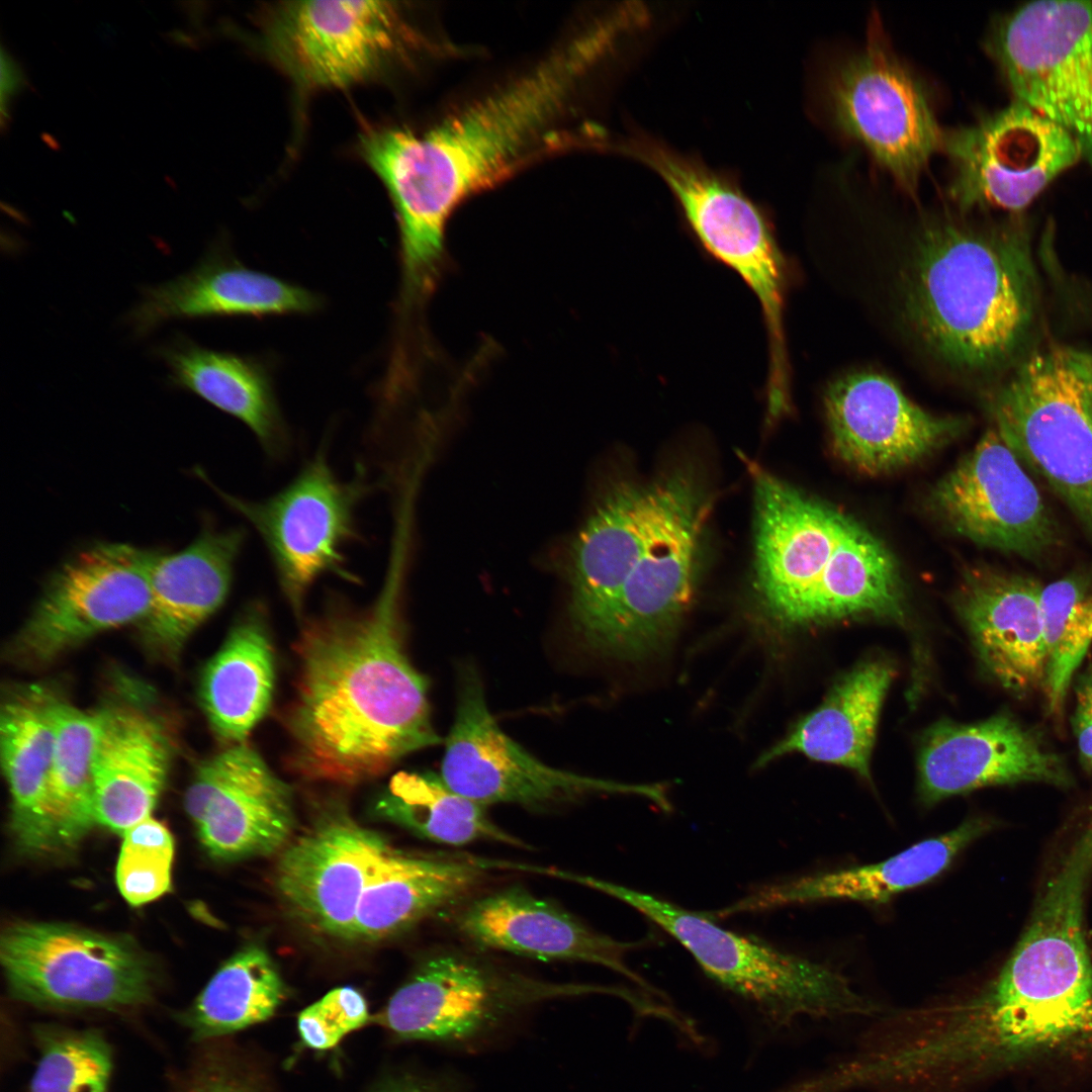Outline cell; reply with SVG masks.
<instances>
[{
  "mask_svg": "<svg viewBox=\"0 0 1092 1092\" xmlns=\"http://www.w3.org/2000/svg\"><path fill=\"white\" fill-rule=\"evenodd\" d=\"M1070 351H1071L1072 355L1078 361H1080L1084 366H1086L1089 369V371L1092 373V353L1086 352V351H1079V350H1075V349H1070Z\"/></svg>",
  "mask_w": 1092,
  "mask_h": 1092,
  "instance_id": "48",
  "label": "cell"
},
{
  "mask_svg": "<svg viewBox=\"0 0 1092 1092\" xmlns=\"http://www.w3.org/2000/svg\"><path fill=\"white\" fill-rule=\"evenodd\" d=\"M323 298L300 285L249 268L214 242L189 272L142 290L125 316L138 338L173 320L310 314Z\"/></svg>",
  "mask_w": 1092,
  "mask_h": 1092,
  "instance_id": "25",
  "label": "cell"
},
{
  "mask_svg": "<svg viewBox=\"0 0 1092 1092\" xmlns=\"http://www.w3.org/2000/svg\"><path fill=\"white\" fill-rule=\"evenodd\" d=\"M609 43L602 28L592 27L524 78L427 131L364 128L359 151L393 203L406 288L436 284L453 211L519 164Z\"/></svg>",
  "mask_w": 1092,
  "mask_h": 1092,
  "instance_id": "3",
  "label": "cell"
},
{
  "mask_svg": "<svg viewBox=\"0 0 1092 1092\" xmlns=\"http://www.w3.org/2000/svg\"><path fill=\"white\" fill-rule=\"evenodd\" d=\"M903 267L902 314L934 360L971 378L1019 360L1038 310L1029 232L1019 214L990 224L928 220Z\"/></svg>",
  "mask_w": 1092,
  "mask_h": 1092,
  "instance_id": "4",
  "label": "cell"
},
{
  "mask_svg": "<svg viewBox=\"0 0 1092 1092\" xmlns=\"http://www.w3.org/2000/svg\"><path fill=\"white\" fill-rule=\"evenodd\" d=\"M690 474L678 468L649 482L613 485L573 539L566 566L568 613L573 632L588 648L601 652L619 593Z\"/></svg>",
  "mask_w": 1092,
  "mask_h": 1092,
  "instance_id": "17",
  "label": "cell"
},
{
  "mask_svg": "<svg viewBox=\"0 0 1092 1092\" xmlns=\"http://www.w3.org/2000/svg\"><path fill=\"white\" fill-rule=\"evenodd\" d=\"M183 1092H264L250 1075L221 1061L199 1068Z\"/></svg>",
  "mask_w": 1092,
  "mask_h": 1092,
  "instance_id": "43",
  "label": "cell"
},
{
  "mask_svg": "<svg viewBox=\"0 0 1092 1092\" xmlns=\"http://www.w3.org/2000/svg\"><path fill=\"white\" fill-rule=\"evenodd\" d=\"M824 410L834 454L867 475L913 465L970 427L967 418L923 410L891 378L868 371L829 383Z\"/></svg>",
  "mask_w": 1092,
  "mask_h": 1092,
  "instance_id": "22",
  "label": "cell"
},
{
  "mask_svg": "<svg viewBox=\"0 0 1092 1092\" xmlns=\"http://www.w3.org/2000/svg\"><path fill=\"white\" fill-rule=\"evenodd\" d=\"M58 698L39 686L17 688L2 704L1 762L11 796V830L30 854L55 850L48 815V790L55 743Z\"/></svg>",
  "mask_w": 1092,
  "mask_h": 1092,
  "instance_id": "32",
  "label": "cell"
},
{
  "mask_svg": "<svg viewBox=\"0 0 1092 1092\" xmlns=\"http://www.w3.org/2000/svg\"><path fill=\"white\" fill-rule=\"evenodd\" d=\"M460 931L483 948L541 961H574L609 968L633 982L648 983L626 964L628 951L645 945L602 934L551 901L513 886L472 901L460 913Z\"/></svg>",
  "mask_w": 1092,
  "mask_h": 1092,
  "instance_id": "27",
  "label": "cell"
},
{
  "mask_svg": "<svg viewBox=\"0 0 1092 1092\" xmlns=\"http://www.w3.org/2000/svg\"><path fill=\"white\" fill-rule=\"evenodd\" d=\"M1020 783L1073 785L1065 759L1009 712L972 724L943 720L923 735L918 796L934 805L974 790Z\"/></svg>",
  "mask_w": 1092,
  "mask_h": 1092,
  "instance_id": "23",
  "label": "cell"
},
{
  "mask_svg": "<svg viewBox=\"0 0 1092 1092\" xmlns=\"http://www.w3.org/2000/svg\"><path fill=\"white\" fill-rule=\"evenodd\" d=\"M167 36H168V38L170 39L171 42H173V43H175L177 46L187 47V48H191V49L196 48V42H195L194 38H192L190 35H188L186 32H184L182 30H179V29L171 30V31H169L167 33Z\"/></svg>",
  "mask_w": 1092,
  "mask_h": 1092,
  "instance_id": "47",
  "label": "cell"
},
{
  "mask_svg": "<svg viewBox=\"0 0 1092 1092\" xmlns=\"http://www.w3.org/2000/svg\"><path fill=\"white\" fill-rule=\"evenodd\" d=\"M100 714L93 760L96 820L122 835L152 816L171 743L161 722L136 704H115Z\"/></svg>",
  "mask_w": 1092,
  "mask_h": 1092,
  "instance_id": "30",
  "label": "cell"
},
{
  "mask_svg": "<svg viewBox=\"0 0 1092 1092\" xmlns=\"http://www.w3.org/2000/svg\"><path fill=\"white\" fill-rule=\"evenodd\" d=\"M440 776L451 790L483 806L510 803L542 809L593 793L637 795L660 808L668 803L663 786L589 778L536 758L499 727L479 673L467 663L458 671L455 716Z\"/></svg>",
  "mask_w": 1092,
  "mask_h": 1092,
  "instance_id": "13",
  "label": "cell"
},
{
  "mask_svg": "<svg viewBox=\"0 0 1092 1092\" xmlns=\"http://www.w3.org/2000/svg\"><path fill=\"white\" fill-rule=\"evenodd\" d=\"M372 1092H448L443 1086L412 1076L393 1078Z\"/></svg>",
  "mask_w": 1092,
  "mask_h": 1092,
  "instance_id": "45",
  "label": "cell"
},
{
  "mask_svg": "<svg viewBox=\"0 0 1092 1092\" xmlns=\"http://www.w3.org/2000/svg\"><path fill=\"white\" fill-rule=\"evenodd\" d=\"M116 866L122 897L141 906L171 889L174 839L169 829L152 816L127 829Z\"/></svg>",
  "mask_w": 1092,
  "mask_h": 1092,
  "instance_id": "41",
  "label": "cell"
},
{
  "mask_svg": "<svg viewBox=\"0 0 1092 1092\" xmlns=\"http://www.w3.org/2000/svg\"><path fill=\"white\" fill-rule=\"evenodd\" d=\"M274 684L267 611L262 603L252 602L200 678V704L218 740L228 746L246 742L270 708Z\"/></svg>",
  "mask_w": 1092,
  "mask_h": 1092,
  "instance_id": "33",
  "label": "cell"
},
{
  "mask_svg": "<svg viewBox=\"0 0 1092 1092\" xmlns=\"http://www.w3.org/2000/svg\"><path fill=\"white\" fill-rule=\"evenodd\" d=\"M185 808L204 849L221 861L282 850L295 826L291 788L246 742L198 766Z\"/></svg>",
  "mask_w": 1092,
  "mask_h": 1092,
  "instance_id": "20",
  "label": "cell"
},
{
  "mask_svg": "<svg viewBox=\"0 0 1092 1092\" xmlns=\"http://www.w3.org/2000/svg\"><path fill=\"white\" fill-rule=\"evenodd\" d=\"M101 714L57 700L56 743L48 790L55 850L71 848L97 824L93 760Z\"/></svg>",
  "mask_w": 1092,
  "mask_h": 1092,
  "instance_id": "38",
  "label": "cell"
},
{
  "mask_svg": "<svg viewBox=\"0 0 1092 1092\" xmlns=\"http://www.w3.org/2000/svg\"><path fill=\"white\" fill-rule=\"evenodd\" d=\"M484 807L451 790L441 776L399 771L380 794L374 812L438 843L459 846L485 839L524 845L494 824Z\"/></svg>",
  "mask_w": 1092,
  "mask_h": 1092,
  "instance_id": "36",
  "label": "cell"
},
{
  "mask_svg": "<svg viewBox=\"0 0 1092 1092\" xmlns=\"http://www.w3.org/2000/svg\"><path fill=\"white\" fill-rule=\"evenodd\" d=\"M940 150L953 168L949 195L964 211L995 207L1019 214L1082 160L1066 130L1014 99L969 125L943 131Z\"/></svg>",
  "mask_w": 1092,
  "mask_h": 1092,
  "instance_id": "16",
  "label": "cell"
},
{
  "mask_svg": "<svg viewBox=\"0 0 1092 1092\" xmlns=\"http://www.w3.org/2000/svg\"><path fill=\"white\" fill-rule=\"evenodd\" d=\"M161 552L100 542L77 552L48 578L8 648L18 664L41 667L95 635L139 623L151 601Z\"/></svg>",
  "mask_w": 1092,
  "mask_h": 1092,
  "instance_id": "14",
  "label": "cell"
},
{
  "mask_svg": "<svg viewBox=\"0 0 1092 1092\" xmlns=\"http://www.w3.org/2000/svg\"><path fill=\"white\" fill-rule=\"evenodd\" d=\"M242 515L263 540L281 593L301 617L311 586L334 574L358 583L349 570L346 546L360 539L356 508L368 491L362 476L342 481L331 468L325 450L308 460L289 484L260 502L215 489Z\"/></svg>",
  "mask_w": 1092,
  "mask_h": 1092,
  "instance_id": "12",
  "label": "cell"
},
{
  "mask_svg": "<svg viewBox=\"0 0 1092 1092\" xmlns=\"http://www.w3.org/2000/svg\"><path fill=\"white\" fill-rule=\"evenodd\" d=\"M824 97L834 124L913 193L943 131L921 82L881 36L833 66Z\"/></svg>",
  "mask_w": 1092,
  "mask_h": 1092,
  "instance_id": "15",
  "label": "cell"
},
{
  "mask_svg": "<svg viewBox=\"0 0 1092 1092\" xmlns=\"http://www.w3.org/2000/svg\"><path fill=\"white\" fill-rule=\"evenodd\" d=\"M995 430L1092 543V373L1070 349L1024 357L991 395Z\"/></svg>",
  "mask_w": 1092,
  "mask_h": 1092,
  "instance_id": "8",
  "label": "cell"
},
{
  "mask_svg": "<svg viewBox=\"0 0 1092 1092\" xmlns=\"http://www.w3.org/2000/svg\"><path fill=\"white\" fill-rule=\"evenodd\" d=\"M635 158L670 189L703 247L737 273L758 299L768 341L767 408L791 406L784 328L788 265L768 217L732 180L652 139Z\"/></svg>",
  "mask_w": 1092,
  "mask_h": 1092,
  "instance_id": "7",
  "label": "cell"
},
{
  "mask_svg": "<svg viewBox=\"0 0 1092 1092\" xmlns=\"http://www.w3.org/2000/svg\"><path fill=\"white\" fill-rule=\"evenodd\" d=\"M100 1092H107V1091H106V1090H104V1091H100Z\"/></svg>",
  "mask_w": 1092,
  "mask_h": 1092,
  "instance_id": "50",
  "label": "cell"
},
{
  "mask_svg": "<svg viewBox=\"0 0 1092 1092\" xmlns=\"http://www.w3.org/2000/svg\"><path fill=\"white\" fill-rule=\"evenodd\" d=\"M540 988L506 982L466 958L442 953L423 963L397 989L380 1022L402 1040L465 1041L521 1004L550 994Z\"/></svg>",
  "mask_w": 1092,
  "mask_h": 1092,
  "instance_id": "24",
  "label": "cell"
},
{
  "mask_svg": "<svg viewBox=\"0 0 1092 1092\" xmlns=\"http://www.w3.org/2000/svg\"><path fill=\"white\" fill-rule=\"evenodd\" d=\"M392 849L342 809L328 808L281 850L277 893L304 926L351 939L362 895Z\"/></svg>",
  "mask_w": 1092,
  "mask_h": 1092,
  "instance_id": "21",
  "label": "cell"
},
{
  "mask_svg": "<svg viewBox=\"0 0 1092 1092\" xmlns=\"http://www.w3.org/2000/svg\"><path fill=\"white\" fill-rule=\"evenodd\" d=\"M1091 881L1072 867L1041 875L1010 956L965 996L900 1011L894 1068L910 1092H976L1045 1065L1092 1063Z\"/></svg>",
  "mask_w": 1092,
  "mask_h": 1092,
  "instance_id": "1",
  "label": "cell"
},
{
  "mask_svg": "<svg viewBox=\"0 0 1092 1092\" xmlns=\"http://www.w3.org/2000/svg\"><path fill=\"white\" fill-rule=\"evenodd\" d=\"M1046 712L1061 720L1074 673L1092 644V569L1077 567L1042 586Z\"/></svg>",
  "mask_w": 1092,
  "mask_h": 1092,
  "instance_id": "39",
  "label": "cell"
},
{
  "mask_svg": "<svg viewBox=\"0 0 1092 1092\" xmlns=\"http://www.w3.org/2000/svg\"><path fill=\"white\" fill-rule=\"evenodd\" d=\"M1076 707L1073 730L1083 769L1092 772V663L1089 662L1076 680Z\"/></svg>",
  "mask_w": 1092,
  "mask_h": 1092,
  "instance_id": "44",
  "label": "cell"
},
{
  "mask_svg": "<svg viewBox=\"0 0 1092 1092\" xmlns=\"http://www.w3.org/2000/svg\"><path fill=\"white\" fill-rule=\"evenodd\" d=\"M246 539L241 527H208L186 548L159 555L150 606L138 623L152 654L175 660L191 634L223 605Z\"/></svg>",
  "mask_w": 1092,
  "mask_h": 1092,
  "instance_id": "29",
  "label": "cell"
},
{
  "mask_svg": "<svg viewBox=\"0 0 1092 1092\" xmlns=\"http://www.w3.org/2000/svg\"><path fill=\"white\" fill-rule=\"evenodd\" d=\"M154 355L168 368L171 386L188 390L244 423L269 456L284 455L289 435L265 364L200 346L184 334L156 346Z\"/></svg>",
  "mask_w": 1092,
  "mask_h": 1092,
  "instance_id": "31",
  "label": "cell"
},
{
  "mask_svg": "<svg viewBox=\"0 0 1092 1092\" xmlns=\"http://www.w3.org/2000/svg\"><path fill=\"white\" fill-rule=\"evenodd\" d=\"M578 883L616 898L676 939L706 975L781 1021L798 1016L876 1018L883 1006L858 993L839 971L725 929L705 914L588 876Z\"/></svg>",
  "mask_w": 1092,
  "mask_h": 1092,
  "instance_id": "6",
  "label": "cell"
},
{
  "mask_svg": "<svg viewBox=\"0 0 1092 1092\" xmlns=\"http://www.w3.org/2000/svg\"><path fill=\"white\" fill-rule=\"evenodd\" d=\"M18 1000L55 1008L119 1009L145 1003L153 970L128 939L55 922H18L0 942Z\"/></svg>",
  "mask_w": 1092,
  "mask_h": 1092,
  "instance_id": "11",
  "label": "cell"
},
{
  "mask_svg": "<svg viewBox=\"0 0 1092 1092\" xmlns=\"http://www.w3.org/2000/svg\"><path fill=\"white\" fill-rule=\"evenodd\" d=\"M368 1020L364 996L355 988L338 987L303 1009L297 1018L301 1041L309 1049L327 1051Z\"/></svg>",
  "mask_w": 1092,
  "mask_h": 1092,
  "instance_id": "42",
  "label": "cell"
},
{
  "mask_svg": "<svg viewBox=\"0 0 1092 1092\" xmlns=\"http://www.w3.org/2000/svg\"><path fill=\"white\" fill-rule=\"evenodd\" d=\"M39 1058L29 1092H100L112 1071V1053L96 1029L37 1027Z\"/></svg>",
  "mask_w": 1092,
  "mask_h": 1092,
  "instance_id": "40",
  "label": "cell"
},
{
  "mask_svg": "<svg viewBox=\"0 0 1092 1092\" xmlns=\"http://www.w3.org/2000/svg\"><path fill=\"white\" fill-rule=\"evenodd\" d=\"M394 542L372 604L358 609L333 599L295 642L298 671L284 717L287 762L307 780L360 784L442 741L431 721L428 680L405 650V543Z\"/></svg>",
  "mask_w": 1092,
  "mask_h": 1092,
  "instance_id": "2",
  "label": "cell"
},
{
  "mask_svg": "<svg viewBox=\"0 0 1092 1092\" xmlns=\"http://www.w3.org/2000/svg\"><path fill=\"white\" fill-rule=\"evenodd\" d=\"M481 867L468 858L392 849L362 895L351 939H381L454 903L478 883Z\"/></svg>",
  "mask_w": 1092,
  "mask_h": 1092,
  "instance_id": "35",
  "label": "cell"
},
{
  "mask_svg": "<svg viewBox=\"0 0 1092 1092\" xmlns=\"http://www.w3.org/2000/svg\"><path fill=\"white\" fill-rule=\"evenodd\" d=\"M893 679L881 660L858 664L839 679L823 703L802 718L757 760L763 766L788 753L847 767L870 781V759L880 712Z\"/></svg>",
  "mask_w": 1092,
  "mask_h": 1092,
  "instance_id": "34",
  "label": "cell"
},
{
  "mask_svg": "<svg viewBox=\"0 0 1092 1092\" xmlns=\"http://www.w3.org/2000/svg\"><path fill=\"white\" fill-rule=\"evenodd\" d=\"M995 826L996 822L990 818H968L950 831L921 840L883 861L761 885L735 903L707 913V916L719 920L743 913L835 900L883 904L937 878L964 849Z\"/></svg>",
  "mask_w": 1092,
  "mask_h": 1092,
  "instance_id": "28",
  "label": "cell"
},
{
  "mask_svg": "<svg viewBox=\"0 0 1092 1092\" xmlns=\"http://www.w3.org/2000/svg\"><path fill=\"white\" fill-rule=\"evenodd\" d=\"M286 988L267 950L248 945L212 976L182 1020L194 1039L226 1035L261 1023L282 1004Z\"/></svg>",
  "mask_w": 1092,
  "mask_h": 1092,
  "instance_id": "37",
  "label": "cell"
},
{
  "mask_svg": "<svg viewBox=\"0 0 1092 1092\" xmlns=\"http://www.w3.org/2000/svg\"><path fill=\"white\" fill-rule=\"evenodd\" d=\"M1042 586L1032 576L980 565L964 573L956 599L980 661L1019 698L1044 686Z\"/></svg>",
  "mask_w": 1092,
  "mask_h": 1092,
  "instance_id": "26",
  "label": "cell"
},
{
  "mask_svg": "<svg viewBox=\"0 0 1092 1092\" xmlns=\"http://www.w3.org/2000/svg\"><path fill=\"white\" fill-rule=\"evenodd\" d=\"M23 73L10 56L5 55L2 49L1 56V96L14 94L24 85Z\"/></svg>",
  "mask_w": 1092,
  "mask_h": 1092,
  "instance_id": "46",
  "label": "cell"
},
{
  "mask_svg": "<svg viewBox=\"0 0 1092 1092\" xmlns=\"http://www.w3.org/2000/svg\"><path fill=\"white\" fill-rule=\"evenodd\" d=\"M986 42L1014 100L1060 125L1092 165V1L1024 3Z\"/></svg>",
  "mask_w": 1092,
  "mask_h": 1092,
  "instance_id": "10",
  "label": "cell"
},
{
  "mask_svg": "<svg viewBox=\"0 0 1092 1092\" xmlns=\"http://www.w3.org/2000/svg\"><path fill=\"white\" fill-rule=\"evenodd\" d=\"M41 140L43 141V143L47 144L48 147H50V149H52L54 151H57V150L60 149V144H59L58 140L55 136H53L52 134L43 132V133H41Z\"/></svg>",
  "mask_w": 1092,
  "mask_h": 1092,
  "instance_id": "49",
  "label": "cell"
},
{
  "mask_svg": "<svg viewBox=\"0 0 1092 1092\" xmlns=\"http://www.w3.org/2000/svg\"><path fill=\"white\" fill-rule=\"evenodd\" d=\"M931 510L981 547L1039 562L1062 543L1038 487L995 429L931 488Z\"/></svg>",
  "mask_w": 1092,
  "mask_h": 1092,
  "instance_id": "18",
  "label": "cell"
},
{
  "mask_svg": "<svg viewBox=\"0 0 1092 1092\" xmlns=\"http://www.w3.org/2000/svg\"><path fill=\"white\" fill-rule=\"evenodd\" d=\"M711 506L692 473L622 586L602 653L639 660L670 642L695 594Z\"/></svg>",
  "mask_w": 1092,
  "mask_h": 1092,
  "instance_id": "19",
  "label": "cell"
},
{
  "mask_svg": "<svg viewBox=\"0 0 1092 1092\" xmlns=\"http://www.w3.org/2000/svg\"><path fill=\"white\" fill-rule=\"evenodd\" d=\"M755 504V589L783 627L903 621L898 562L856 519L746 460Z\"/></svg>",
  "mask_w": 1092,
  "mask_h": 1092,
  "instance_id": "5",
  "label": "cell"
},
{
  "mask_svg": "<svg viewBox=\"0 0 1092 1092\" xmlns=\"http://www.w3.org/2000/svg\"><path fill=\"white\" fill-rule=\"evenodd\" d=\"M425 40L388 1H283L259 17V47L301 90L380 75Z\"/></svg>",
  "mask_w": 1092,
  "mask_h": 1092,
  "instance_id": "9",
  "label": "cell"
}]
</instances>
